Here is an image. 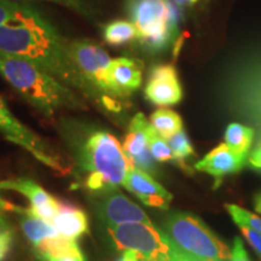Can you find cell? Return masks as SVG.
I'll return each instance as SVG.
<instances>
[{
	"label": "cell",
	"instance_id": "1",
	"mask_svg": "<svg viewBox=\"0 0 261 261\" xmlns=\"http://www.w3.org/2000/svg\"><path fill=\"white\" fill-rule=\"evenodd\" d=\"M0 51L25 57L69 87H91L71 61L67 41L40 12L25 5L14 19L0 27Z\"/></svg>",
	"mask_w": 261,
	"mask_h": 261
},
{
	"label": "cell",
	"instance_id": "2",
	"mask_svg": "<svg viewBox=\"0 0 261 261\" xmlns=\"http://www.w3.org/2000/svg\"><path fill=\"white\" fill-rule=\"evenodd\" d=\"M0 75L42 115L81 107L69 86L28 58L0 51Z\"/></svg>",
	"mask_w": 261,
	"mask_h": 261
},
{
	"label": "cell",
	"instance_id": "3",
	"mask_svg": "<svg viewBox=\"0 0 261 261\" xmlns=\"http://www.w3.org/2000/svg\"><path fill=\"white\" fill-rule=\"evenodd\" d=\"M83 156L90 172L86 187L92 191H110L123 185L133 166L119 140L106 130H97L87 138Z\"/></svg>",
	"mask_w": 261,
	"mask_h": 261
},
{
	"label": "cell",
	"instance_id": "4",
	"mask_svg": "<svg viewBox=\"0 0 261 261\" xmlns=\"http://www.w3.org/2000/svg\"><path fill=\"white\" fill-rule=\"evenodd\" d=\"M166 233L182 254L194 261H230L231 249L201 219L175 213L166 223Z\"/></svg>",
	"mask_w": 261,
	"mask_h": 261
},
{
	"label": "cell",
	"instance_id": "5",
	"mask_svg": "<svg viewBox=\"0 0 261 261\" xmlns=\"http://www.w3.org/2000/svg\"><path fill=\"white\" fill-rule=\"evenodd\" d=\"M128 14L139 41L151 51H161L178 33L179 10L169 0H129Z\"/></svg>",
	"mask_w": 261,
	"mask_h": 261
},
{
	"label": "cell",
	"instance_id": "6",
	"mask_svg": "<svg viewBox=\"0 0 261 261\" xmlns=\"http://www.w3.org/2000/svg\"><path fill=\"white\" fill-rule=\"evenodd\" d=\"M108 232L117 249L132 250L142 261H192L154 224L115 225L108 226Z\"/></svg>",
	"mask_w": 261,
	"mask_h": 261
},
{
	"label": "cell",
	"instance_id": "7",
	"mask_svg": "<svg viewBox=\"0 0 261 261\" xmlns=\"http://www.w3.org/2000/svg\"><path fill=\"white\" fill-rule=\"evenodd\" d=\"M71 61L91 89L108 98H117L109 77L112 58L99 45L91 41L67 42Z\"/></svg>",
	"mask_w": 261,
	"mask_h": 261
},
{
	"label": "cell",
	"instance_id": "8",
	"mask_svg": "<svg viewBox=\"0 0 261 261\" xmlns=\"http://www.w3.org/2000/svg\"><path fill=\"white\" fill-rule=\"evenodd\" d=\"M0 132L9 142L27 150L33 158L37 159L46 167L54 169L60 174H65L68 172L67 167L60 158L54 154L50 146L10 112L2 96H0Z\"/></svg>",
	"mask_w": 261,
	"mask_h": 261
},
{
	"label": "cell",
	"instance_id": "9",
	"mask_svg": "<svg viewBox=\"0 0 261 261\" xmlns=\"http://www.w3.org/2000/svg\"><path fill=\"white\" fill-rule=\"evenodd\" d=\"M11 212L19 214V225L22 231L40 260L58 254L76 242L62 236L54 224L41 219L37 214L33 213L31 208L12 205Z\"/></svg>",
	"mask_w": 261,
	"mask_h": 261
},
{
	"label": "cell",
	"instance_id": "10",
	"mask_svg": "<svg viewBox=\"0 0 261 261\" xmlns=\"http://www.w3.org/2000/svg\"><path fill=\"white\" fill-rule=\"evenodd\" d=\"M154 127L150 123L144 114L138 113L130 121L128 132L123 142V151L129 162L137 168L146 173H154V158L149 150L150 133Z\"/></svg>",
	"mask_w": 261,
	"mask_h": 261
},
{
	"label": "cell",
	"instance_id": "11",
	"mask_svg": "<svg viewBox=\"0 0 261 261\" xmlns=\"http://www.w3.org/2000/svg\"><path fill=\"white\" fill-rule=\"evenodd\" d=\"M145 96L159 107L175 106L181 100L182 90L178 73L171 64H161L150 73L145 87Z\"/></svg>",
	"mask_w": 261,
	"mask_h": 261
},
{
	"label": "cell",
	"instance_id": "12",
	"mask_svg": "<svg viewBox=\"0 0 261 261\" xmlns=\"http://www.w3.org/2000/svg\"><path fill=\"white\" fill-rule=\"evenodd\" d=\"M123 187L132 192L142 201V203L149 207L168 210L173 200L171 192H168L161 184H159L149 173L132 166L127 175Z\"/></svg>",
	"mask_w": 261,
	"mask_h": 261
},
{
	"label": "cell",
	"instance_id": "13",
	"mask_svg": "<svg viewBox=\"0 0 261 261\" xmlns=\"http://www.w3.org/2000/svg\"><path fill=\"white\" fill-rule=\"evenodd\" d=\"M99 215L108 226L132 223L152 224L139 205L119 191H108L99 205Z\"/></svg>",
	"mask_w": 261,
	"mask_h": 261
},
{
	"label": "cell",
	"instance_id": "14",
	"mask_svg": "<svg viewBox=\"0 0 261 261\" xmlns=\"http://www.w3.org/2000/svg\"><path fill=\"white\" fill-rule=\"evenodd\" d=\"M4 190L17 191L25 196L31 203L29 208L33 213L50 223L60 212L61 202L31 179H6L4 180Z\"/></svg>",
	"mask_w": 261,
	"mask_h": 261
},
{
	"label": "cell",
	"instance_id": "15",
	"mask_svg": "<svg viewBox=\"0 0 261 261\" xmlns=\"http://www.w3.org/2000/svg\"><path fill=\"white\" fill-rule=\"evenodd\" d=\"M247 160L248 158L234 154L226 144H220L196 163L195 168L212 175L219 184L224 177L240 172Z\"/></svg>",
	"mask_w": 261,
	"mask_h": 261
},
{
	"label": "cell",
	"instance_id": "16",
	"mask_svg": "<svg viewBox=\"0 0 261 261\" xmlns=\"http://www.w3.org/2000/svg\"><path fill=\"white\" fill-rule=\"evenodd\" d=\"M109 77L117 98L128 97L142 85V67L130 58H115L110 64Z\"/></svg>",
	"mask_w": 261,
	"mask_h": 261
},
{
	"label": "cell",
	"instance_id": "17",
	"mask_svg": "<svg viewBox=\"0 0 261 261\" xmlns=\"http://www.w3.org/2000/svg\"><path fill=\"white\" fill-rule=\"evenodd\" d=\"M54 226L65 238L76 241L89 232V219L83 210L73 204L61 202L58 214L52 220Z\"/></svg>",
	"mask_w": 261,
	"mask_h": 261
},
{
	"label": "cell",
	"instance_id": "18",
	"mask_svg": "<svg viewBox=\"0 0 261 261\" xmlns=\"http://www.w3.org/2000/svg\"><path fill=\"white\" fill-rule=\"evenodd\" d=\"M254 138V130L240 123H231L225 132V144L234 154L249 158L250 146Z\"/></svg>",
	"mask_w": 261,
	"mask_h": 261
},
{
	"label": "cell",
	"instance_id": "19",
	"mask_svg": "<svg viewBox=\"0 0 261 261\" xmlns=\"http://www.w3.org/2000/svg\"><path fill=\"white\" fill-rule=\"evenodd\" d=\"M150 123L165 139L171 138L182 129L181 117L169 109H159L150 117Z\"/></svg>",
	"mask_w": 261,
	"mask_h": 261
},
{
	"label": "cell",
	"instance_id": "20",
	"mask_svg": "<svg viewBox=\"0 0 261 261\" xmlns=\"http://www.w3.org/2000/svg\"><path fill=\"white\" fill-rule=\"evenodd\" d=\"M136 38H138V32L133 22L115 21L104 28V39L114 46H121Z\"/></svg>",
	"mask_w": 261,
	"mask_h": 261
},
{
	"label": "cell",
	"instance_id": "21",
	"mask_svg": "<svg viewBox=\"0 0 261 261\" xmlns=\"http://www.w3.org/2000/svg\"><path fill=\"white\" fill-rule=\"evenodd\" d=\"M167 142L173 152V160L182 168L187 169V160L195 155V150L187 133L181 129L177 135L168 138Z\"/></svg>",
	"mask_w": 261,
	"mask_h": 261
},
{
	"label": "cell",
	"instance_id": "22",
	"mask_svg": "<svg viewBox=\"0 0 261 261\" xmlns=\"http://www.w3.org/2000/svg\"><path fill=\"white\" fill-rule=\"evenodd\" d=\"M228 214L231 215L236 224H243L246 226L255 230L257 233L261 234V218L259 215L252 213V212L244 210L240 205L228 203L225 205Z\"/></svg>",
	"mask_w": 261,
	"mask_h": 261
},
{
	"label": "cell",
	"instance_id": "23",
	"mask_svg": "<svg viewBox=\"0 0 261 261\" xmlns=\"http://www.w3.org/2000/svg\"><path fill=\"white\" fill-rule=\"evenodd\" d=\"M149 150L155 161L168 162L173 160V152L167 139H165L152 128L149 139Z\"/></svg>",
	"mask_w": 261,
	"mask_h": 261
},
{
	"label": "cell",
	"instance_id": "24",
	"mask_svg": "<svg viewBox=\"0 0 261 261\" xmlns=\"http://www.w3.org/2000/svg\"><path fill=\"white\" fill-rule=\"evenodd\" d=\"M15 228L10 224L8 218L0 221V261H8L14 252Z\"/></svg>",
	"mask_w": 261,
	"mask_h": 261
},
{
	"label": "cell",
	"instance_id": "25",
	"mask_svg": "<svg viewBox=\"0 0 261 261\" xmlns=\"http://www.w3.org/2000/svg\"><path fill=\"white\" fill-rule=\"evenodd\" d=\"M24 6L11 0H0V27L14 19Z\"/></svg>",
	"mask_w": 261,
	"mask_h": 261
},
{
	"label": "cell",
	"instance_id": "26",
	"mask_svg": "<svg viewBox=\"0 0 261 261\" xmlns=\"http://www.w3.org/2000/svg\"><path fill=\"white\" fill-rule=\"evenodd\" d=\"M42 261H86V257H85L83 250L80 249L79 244L75 242L73 246L67 248L63 252L48 256Z\"/></svg>",
	"mask_w": 261,
	"mask_h": 261
},
{
	"label": "cell",
	"instance_id": "27",
	"mask_svg": "<svg viewBox=\"0 0 261 261\" xmlns=\"http://www.w3.org/2000/svg\"><path fill=\"white\" fill-rule=\"evenodd\" d=\"M11 2H48L54 3V4L65 6V8L73 10V11L77 12L80 15H89V11H87L86 4H85L84 0H11Z\"/></svg>",
	"mask_w": 261,
	"mask_h": 261
},
{
	"label": "cell",
	"instance_id": "28",
	"mask_svg": "<svg viewBox=\"0 0 261 261\" xmlns=\"http://www.w3.org/2000/svg\"><path fill=\"white\" fill-rule=\"evenodd\" d=\"M236 225L240 227L243 237L246 238V241L249 243V246L253 248L254 252L256 253V255L259 256V259L261 261V234H259L255 230H253V228L248 227L243 224H236Z\"/></svg>",
	"mask_w": 261,
	"mask_h": 261
},
{
	"label": "cell",
	"instance_id": "29",
	"mask_svg": "<svg viewBox=\"0 0 261 261\" xmlns=\"http://www.w3.org/2000/svg\"><path fill=\"white\" fill-rule=\"evenodd\" d=\"M230 261H252L249 259V256H248L243 241L240 237H234L232 249H231Z\"/></svg>",
	"mask_w": 261,
	"mask_h": 261
},
{
	"label": "cell",
	"instance_id": "30",
	"mask_svg": "<svg viewBox=\"0 0 261 261\" xmlns=\"http://www.w3.org/2000/svg\"><path fill=\"white\" fill-rule=\"evenodd\" d=\"M116 261H142V259L132 250H121V255L117 257Z\"/></svg>",
	"mask_w": 261,
	"mask_h": 261
},
{
	"label": "cell",
	"instance_id": "31",
	"mask_svg": "<svg viewBox=\"0 0 261 261\" xmlns=\"http://www.w3.org/2000/svg\"><path fill=\"white\" fill-rule=\"evenodd\" d=\"M249 163L253 167L261 169V144L257 146L255 151L249 156Z\"/></svg>",
	"mask_w": 261,
	"mask_h": 261
},
{
	"label": "cell",
	"instance_id": "32",
	"mask_svg": "<svg viewBox=\"0 0 261 261\" xmlns=\"http://www.w3.org/2000/svg\"><path fill=\"white\" fill-rule=\"evenodd\" d=\"M254 207H255V211L257 213L261 215V192L254 197Z\"/></svg>",
	"mask_w": 261,
	"mask_h": 261
},
{
	"label": "cell",
	"instance_id": "33",
	"mask_svg": "<svg viewBox=\"0 0 261 261\" xmlns=\"http://www.w3.org/2000/svg\"><path fill=\"white\" fill-rule=\"evenodd\" d=\"M175 3H177L178 5H181V6H188V5H194L196 3L198 2V0H174Z\"/></svg>",
	"mask_w": 261,
	"mask_h": 261
},
{
	"label": "cell",
	"instance_id": "34",
	"mask_svg": "<svg viewBox=\"0 0 261 261\" xmlns=\"http://www.w3.org/2000/svg\"><path fill=\"white\" fill-rule=\"evenodd\" d=\"M0 190H4V180H0Z\"/></svg>",
	"mask_w": 261,
	"mask_h": 261
},
{
	"label": "cell",
	"instance_id": "35",
	"mask_svg": "<svg viewBox=\"0 0 261 261\" xmlns=\"http://www.w3.org/2000/svg\"><path fill=\"white\" fill-rule=\"evenodd\" d=\"M192 261H194V260H192Z\"/></svg>",
	"mask_w": 261,
	"mask_h": 261
}]
</instances>
